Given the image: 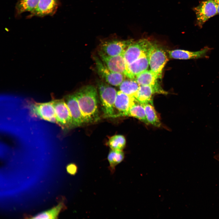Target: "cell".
<instances>
[{
	"mask_svg": "<svg viewBox=\"0 0 219 219\" xmlns=\"http://www.w3.org/2000/svg\"><path fill=\"white\" fill-rule=\"evenodd\" d=\"M84 123H90L100 120L98 98L96 88L93 85L83 86L75 93Z\"/></svg>",
	"mask_w": 219,
	"mask_h": 219,
	"instance_id": "cell-1",
	"label": "cell"
},
{
	"mask_svg": "<svg viewBox=\"0 0 219 219\" xmlns=\"http://www.w3.org/2000/svg\"><path fill=\"white\" fill-rule=\"evenodd\" d=\"M102 109L105 118H114V104L117 92L103 81L98 82Z\"/></svg>",
	"mask_w": 219,
	"mask_h": 219,
	"instance_id": "cell-2",
	"label": "cell"
},
{
	"mask_svg": "<svg viewBox=\"0 0 219 219\" xmlns=\"http://www.w3.org/2000/svg\"><path fill=\"white\" fill-rule=\"evenodd\" d=\"M147 55L151 70L158 79L161 78L163 69L168 60L165 52L161 47L151 43Z\"/></svg>",
	"mask_w": 219,
	"mask_h": 219,
	"instance_id": "cell-3",
	"label": "cell"
},
{
	"mask_svg": "<svg viewBox=\"0 0 219 219\" xmlns=\"http://www.w3.org/2000/svg\"><path fill=\"white\" fill-rule=\"evenodd\" d=\"M28 108L32 116L57 124L55 110L51 101L44 103L32 102L29 105Z\"/></svg>",
	"mask_w": 219,
	"mask_h": 219,
	"instance_id": "cell-4",
	"label": "cell"
},
{
	"mask_svg": "<svg viewBox=\"0 0 219 219\" xmlns=\"http://www.w3.org/2000/svg\"><path fill=\"white\" fill-rule=\"evenodd\" d=\"M51 101L55 110L57 124L63 130L73 128L72 116L64 99Z\"/></svg>",
	"mask_w": 219,
	"mask_h": 219,
	"instance_id": "cell-5",
	"label": "cell"
},
{
	"mask_svg": "<svg viewBox=\"0 0 219 219\" xmlns=\"http://www.w3.org/2000/svg\"><path fill=\"white\" fill-rule=\"evenodd\" d=\"M151 42L146 39L131 43L125 50L123 55L127 66L145 54H147Z\"/></svg>",
	"mask_w": 219,
	"mask_h": 219,
	"instance_id": "cell-6",
	"label": "cell"
},
{
	"mask_svg": "<svg viewBox=\"0 0 219 219\" xmlns=\"http://www.w3.org/2000/svg\"><path fill=\"white\" fill-rule=\"evenodd\" d=\"M94 58L96 69L100 76L110 85L120 86L124 80L125 76L111 71L98 57L95 56Z\"/></svg>",
	"mask_w": 219,
	"mask_h": 219,
	"instance_id": "cell-7",
	"label": "cell"
},
{
	"mask_svg": "<svg viewBox=\"0 0 219 219\" xmlns=\"http://www.w3.org/2000/svg\"><path fill=\"white\" fill-rule=\"evenodd\" d=\"M196 14L197 23L202 25L210 18L217 13L215 0H207L201 2L193 9Z\"/></svg>",
	"mask_w": 219,
	"mask_h": 219,
	"instance_id": "cell-8",
	"label": "cell"
},
{
	"mask_svg": "<svg viewBox=\"0 0 219 219\" xmlns=\"http://www.w3.org/2000/svg\"><path fill=\"white\" fill-rule=\"evenodd\" d=\"M98 54L101 61L110 70L115 72L123 74L126 76L127 65L123 54L109 56L100 50L99 51Z\"/></svg>",
	"mask_w": 219,
	"mask_h": 219,
	"instance_id": "cell-9",
	"label": "cell"
},
{
	"mask_svg": "<svg viewBox=\"0 0 219 219\" xmlns=\"http://www.w3.org/2000/svg\"><path fill=\"white\" fill-rule=\"evenodd\" d=\"M133 42L132 40L105 41L101 44L100 50L109 56L123 54L126 49Z\"/></svg>",
	"mask_w": 219,
	"mask_h": 219,
	"instance_id": "cell-10",
	"label": "cell"
},
{
	"mask_svg": "<svg viewBox=\"0 0 219 219\" xmlns=\"http://www.w3.org/2000/svg\"><path fill=\"white\" fill-rule=\"evenodd\" d=\"M135 99L120 90L118 91L114 104V118L127 116L130 107Z\"/></svg>",
	"mask_w": 219,
	"mask_h": 219,
	"instance_id": "cell-11",
	"label": "cell"
},
{
	"mask_svg": "<svg viewBox=\"0 0 219 219\" xmlns=\"http://www.w3.org/2000/svg\"><path fill=\"white\" fill-rule=\"evenodd\" d=\"M59 0H39L35 8L30 12L29 17H43L53 15L58 6Z\"/></svg>",
	"mask_w": 219,
	"mask_h": 219,
	"instance_id": "cell-12",
	"label": "cell"
},
{
	"mask_svg": "<svg viewBox=\"0 0 219 219\" xmlns=\"http://www.w3.org/2000/svg\"><path fill=\"white\" fill-rule=\"evenodd\" d=\"M64 99L71 113L73 127L83 125L84 123L75 93L67 95Z\"/></svg>",
	"mask_w": 219,
	"mask_h": 219,
	"instance_id": "cell-13",
	"label": "cell"
},
{
	"mask_svg": "<svg viewBox=\"0 0 219 219\" xmlns=\"http://www.w3.org/2000/svg\"><path fill=\"white\" fill-rule=\"evenodd\" d=\"M156 75L151 70H146L137 75L134 79L139 85H149L155 89L158 94H166L158 82Z\"/></svg>",
	"mask_w": 219,
	"mask_h": 219,
	"instance_id": "cell-14",
	"label": "cell"
},
{
	"mask_svg": "<svg viewBox=\"0 0 219 219\" xmlns=\"http://www.w3.org/2000/svg\"><path fill=\"white\" fill-rule=\"evenodd\" d=\"M209 50V48L206 47L196 51L176 49L168 50V52L170 58L178 59L188 60L205 57L207 56Z\"/></svg>",
	"mask_w": 219,
	"mask_h": 219,
	"instance_id": "cell-15",
	"label": "cell"
},
{
	"mask_svg": "<svg viewBox=\"0 0 219 219\" xmlns=\"http://www.w3.org/2000/svg\"><path fill=\"white\" fill-rule=\"evenodd\" d=\"M149 65L147 55L145 54L127 66L126 76L134 80L137 75L147 70Z\"/></svg>",
	"mask_w": 219,
	"mask_h": 219,
	"instance_id": "cell-16",
	"label": "cell"
},
{
	"mask_svg": "<svg viewBox=\"0 0 219 219\" xmlns=\"http://www.w3.org/2000/svg\"><path fill=\"white\" fill-rule=\"evenodd\" d=\"M158 93L156 90L149 85H140L135 98L143 105L152 102L151 98L155 93Z\"/></svg>",
	"mask_w": 219,
	"mask_h": 219,
	"instance_id": "cell-17",
	"label": "cell"
},
{
	"mask_svg": "<svg viewBox=\"0 0 219 219\" xmlns=\"http://www.w3.org/2000/svg\"><path fill=\"white\" fill-rule=\"evenodd\" d=\"M127 116L135 117L146 124H149L146 117L144 106L136 99L131 105Z\"/></svg>",
	"mask_w": 219,
	"mask_h": 219,
	"instance_id": "cell-18",
	"label": "cell"
},
{
	"mask_svg": "<svg viewBox=\"0 0 219 219\" xmlns=\"http://www.w3.org/2000/svg\"><path fill=\"white\" fill-rule=\"evenodd\" d=\"M39 0H18L16 6V15L26 12H32L36 7Z\"/></svg>",
	"mask_w": 219,
	"mask_h": 219,
	"instance_id": "cell-19",
	"label": "cell"
},
{
	"mask_svg": "<svg viewBox=\"0 0 219 219\" xmlns=\"http://www.w3.org/2000/svg\"><path fill=\"white\" fill-rule=\"evenodd\" d=\"M143 105L147 119L149 124L150 123L156 127H160L161 123L153 106L152 102L148 103Z\"/></svg>",
	"mask_w": 219,
	"mask_h": 219,
	"instance_id": "cell-20",
	"label": "cell"
},
{
	"mask_svg": "<svg viewBox=\"0 0 219 219\" xmlns=\"http://www.w3.org/2000/svg\"><path fill=\"white\" fill-rule=\"evenodd\" d=\"M139 86L135 80L130 79L124 80L120 85L119 88L121 91L131 97L134 98Z\"/></svg>",
	"mask_w": 219,
	"mask_h": 219,
	"instance_id": "cell-21",
	"label": "cell"
},
{
	"mask_svg": "<svg viewBox=\"0 0 219 219\" xmlns=\"http://www.w3.org/2000/svg\"><path fill=\"white\" fill-rule=\"evenodd\" d=\"M124 154L123 151L111 149L107 156L109 162V169L112 173L114 172L115 167L123 160Z\"/></svg>",
	"mask_w": 219,
	"mask_h": 219,
	"instance_id": "cell-22",
	"label": "cell"
},
{
	"mask_svg": "<svg viewBox=\"0 0 219 219\" xmlns=\"http://www.w3.org/2000/svg\"><path fill=\"white\" fill-rule=\"evenodd\" d=\"M126 144L124 137L121 135H115L110 137L106 143L111 149L122 151Z\"/></svg>",
	"mask_w": 219,
	"mask_h": 219,
	"instance_id": "cell-23",
	"label": "cell"
},
{
	"mask_svg": "<svg viewBox=\"0 0 219 219\" xmlns=\"http://www.w3.org/2000/svg\"><path fill=\"white\" fill-rule=\"evenodd\" d=\"M64 206L63 202H61L56 206L49 210L42 212L32 217L33 219H56Z\"/></svg>",
	"mask_w": 219,
	"mask_h": 219,
	"instance_id": "cell-24",
	"label": "cell"
},
{
	"mask_svg": "<svg viewBox=\"0 0 219 219\" xmlns=\"http://www.w3.org/2000/svg\"><path fill=\"white\" fill-rule=\"evenodd\" d=\"M66 169L68 173L71 175H74L77 172V168L75 164L71 163L67 166Z\"/></svg>",
	"mask_w": 219,
	"mask_h": 219,
	"instance_id": "cell-25",
	"label": "cell"
},
{
	"mask_svg": "<svg viewBox=\"0 0 219 219\" xmlns=\"http://www.w3.org/2000/svg\"><path fill=\"white\" fill-rule=\"evenodd\" d=\"M217 9V13L219 14V0H215Z\"/></svg>",
	"mask_w": 219,
	"mask_h": 219,
	"instance_id": "cell-26",
	"label": "cell"
}]
</instances>
